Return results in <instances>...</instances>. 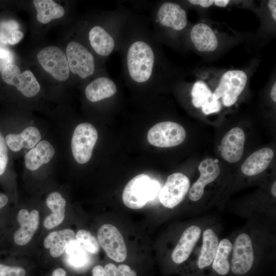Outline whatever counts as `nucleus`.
Wrapping results in <instances>:
<instances>
[{"mask_svg":"<svg viewBox=\"0 0 276 276\" xmlns=\"http://www.w3.org/2000/svg\"><path fill=\"white\" fill-rule=\"evenodd\" d=\"M217 235L211 228H208L203 234L202 244L198 261L200 269L210 266L215 258L218 246Z\"/></svg>","mask_w":276,"mask_h":276,"instance_id":"obj_25","label":"nucleus"},{"mask_svg":"<svg viewBox=\"0 0 276 276\" xmlns=\"http://www.w3.org/2000/svg\"><path fill=\"white\" fill-rule=\"evenodd\" d=\"M190 37L196 49L200 52H212L218 44L217 37L212 28L200 22L191 29Z\"/></svg>","mask_w":276,"mask_h":276,"instance_id":"obj_19","label":"nucleus"},{"mask_svg":"<svg viewBox=\"0 0 276 276\" xmlns=\"http://www.w3.org/2000/svg\"><path fill=\"white\" fill-rule=\"evenodd\" d=\"M158 43L149 18L132 12L119 53L123 80L134 89L151 90L166 80Z\"/></svg>","mask_w":276,"mask_h":276,"instance_id":"obj_1","label":"nucleus"},{"mask_svg":"<svg viewBox=\"0 0 276 276\" xmlns=\"http://www.w3.org/2000/svg\"><path fill=\"white\" fill-rule=\"evenodd\" d=\"M202 112L208 115L213 113L219 112L221 108V105L219 100H212L205 103L201 107Z\"/></svg>","mask_w":276,"mask_h":276,"instance_id":"obj_34","label":"nucleus"},{"mask_svg":"<svg viewBox=\"0 0 276 276\" xmlns=\"http://www.w3.org/2000/svg\"><path fill=\"white\" fill-rule=\"evenodd\" d=\"M9 200L8 197L4 193H0V211L8 203Z\"/></svg>","mask_w":276,"mask_h":276,"instance_id":"obj_41","label":"nucleus"},{"mask_svg":"<svg viewBox=\"0 0 276 276\" xmlns=\"http://www.w3.org/2000/svg\"><path fill=\"white\" fill-rule=\"evenodd\" d=\"M115 80L108 73L97 76L85 86V98L91 103H97L113 98L117 94L119 88L118 84Z\"/></svg>","mask_w":276,"mask_h":276,"instance_id":"obj_14","label":"nucleus"},{"mask_svg":"<svg viewBox=\"0 0 276 276\" xmlns=\"http://www.w3.org/2000/svg\"><path fill=\"white\" fill-rule=\"evenodd\" d=\"M191 94L192 104L197 108H201L205 103L213 100V93L202 81L194 83Z\"/></svg>","mask_w":276,"mask_h":276,"instance_id":"obj_30","label":"nucleus"},{"mask_svg":"<svg viewBox=\"0 0 276 276\" xmlns=\"http://www.w3.org/2000/svg\"><path fill=\"white\" fill-rule=\"evenodd\" d=\"M245 136L242 129L235 127L223 136L221 144V154L227 162L234 163L242 156Z\"/></svg>","mask_w":276,"mask_h":276,"instance_id":"obj_16","label":"nucleus"},{"mask_svg":"<svg viewBox=\"0 0 276 276\" xmlns=\"http://www.w3.org/2000/svg\"><path fill=\"white\" fill-rule=\"evenodd\" d=\"M46 204L52 213L44 219L43 225L46 228L51 229L63 221L66 201L59 193L54 192L48 195Z\"/></svg>","mask_w":276,"mask_h":276,"instance_id":"obj_24","label":"nucleus"},{"mask_svg":"<svg viewBox=\"0 0 276 276\" xmlns=\"http://www.w3.org/2000/svg\"><path fill=\"white\" fill-rule=\"evenodd\" d=\"M276 182L274 181V183H273L272 187H271V193L272 194V195L275 197H276Z\"/></svg>","mask_w":276,"mask_h":276,"instance_id":"obj_45","label":"nucleus"},{"mask_svg":"<svg viewBox=\"0 0 276 276\" xmlns=\"http://www.w3.org/2000/svg\"><path fill=\"white\" fill-rule=\"evenodd\" d=\"M200 234L201 229L196 225H191L183 232L171 255L174 263L180 264L187 260Z\"/></svg>","mask_w":276,"mask_h":276,"instance_id":"obj_18","label":"nucleus"},{"mask_svg":"<svg viewBox=\"0 0 276 276\" xmlns=\"http://www.w3.org/2000/svg\"><path fill=\"white\" fill-rule=\"evenodd\" d=\"M93 276H105L104 268L99 265L95 266L92 270Z\"/></svg>","mask_w":276,"mask_h":276,"instance_id":"obj_40","label":"nucleus"},{"mask_svg":"<svg viewBox=\"0 0 276 276\" xmlns=\"http://www.w3.org/2000/svg\"><path fill=\"white\" fill-rule=\"evenodd\" d=\"M231 268L237 275L246 273L252 266L254 261L252 244L250 237L245 233L239 235L233 246Z\"/></svg>","mask_w":276,"mask_h":276,"instance_id":"obj_13","label":"nucleus"},{"mask_svg":"<svg viewBox=\"0 0 276 276\" xmlns=\"http://www.w3.org/2000/svg\"><path fill=\"white\" fill-rule=\"evenodd\" d=\"M274 155L273 150L269 148L260 149L250 155L242 164V172L247 176L257 175L269 166Z\"/></svg>","mask_w":276,"mask_h":276,"instance_id":"obj_21","label":"nucleus"},{"mask_svg":"<svg viewBox=\"0 0 276 276\" xmlns=\"http://www.w3.org/2000/svg\"><path fill=\"white\" fill-rule=\"evenodd\" d=\"M188 2L192 5H199L203 8L210 7L214 3L213 0H189Z\"/></svg>","mask_w":276,"mask_h":276,"instance_id":"obj_38","label":"nucleus"},{"mask_svg":"<svg viewBox=\"0 0 276 276\" xmlns=\"http://www.w3.org/2000/svg\"><path fill=\"white\" fill-rule=\"evenodd\" d=\"M190 186L189 179L185 174L174 173L170 175L159 192L160 203L166 208H174L183 200Z\"/></svg>","mask_w":276,"mask_h":276,"instance_id":"obj_12","label":"nucleus"},{"mask_svg":"<svg viewBox=\"0 0 276 276\" xmlns=\"http://www.w3.org/2000/svg\"><path fill=\"white\" fill-rule=\"evenodd\" d=\"M18 23L14 20H8L0 23V41L3 44L14 45L23 38L24 33L19 30Z\"/></svg>","mask_w":276,"mask_h":276,"instance_id":"obj_28","label":"nucleus"},{"mask_svg":"<svg viewBox=\"0 0 276 276\" xmlns=\"http://www.w3.org/2000/svg\"><path fill=\"white\" fill-rule=\"evenodd\" d=\"M17 220L20 227L14 233L13 240L17 245H25L30 242L38 227L39 212L36 210L30 213L26 209L20 210Z\"/></svg>","mask_w":276,"mask_h":276,"instance_id":"obj_17","label":"nucleus"},{"mask_svg":"<svg viewBox=\"0 0 276 276\" xmlns=\"http://www.w3.org/2000/svg\"><path fill=\"white\" fill-rule=\"evenodd\" d=\"M2 77L7 84L14 86L24 96L31 98L37 95L40 86L34 74L29 70L21 73L20 68L14 64L4 67Z\"/></svg>","mask_w":276,"mask_h":276,"instance_id":"obj_11","label":"nucleus"},{"mask_svg":"<svg viewBox=\"0 0 276 276\" xmlns=\"http://www.w3.org/2000/svg\"><path fill=\"white\" fill-rule=\"evenodd\" d=\"M270 96L272 100L274 101H276V83L275 82L273 85L271 91H270Z\"/></svg>","mask_w":276,"mask_h":276,"instance_id":"obj_44","label":"nucleus"},{"mask_svg":"<svg viewBox=\"0 0 276 276\" xmlns=\"http://www.w3.org/2000/svg\"><path fill=\"white\" fill-rule=\"evenodd\" d=\"M33 3L37 10V19L41 24H46L53 19L61 18L65 13L62 6L54 1L34 0Z\"/></svg>","mask_w":276,"mask_h":276,"instance_id":"obj_26","label":"nucleus"},{"mask_svg":"<svg viewBox=\"0 0 276 276\" xmlns=\"http://www.w3.org/2000/svg\"><path fill=\"white\" fill-rule=\"evenodd\" d=\"M118 270L121 276H136V272L126 264H121L118 267Z\"/></svg>","mask_w":276,"mask_h":276,"instance_id":"obj_35","label":"nucleus"},{"mask_svg":"<svg viewBox=\"0 0 276 276\" xmlns=\"http://www.w3.org/2000/svg\"><path fill=\"white\" fill-rule=\"evenodd\" d=\"M25 270L19 266H12L0 263V276H25Z\"/></svg>","mask_w":276,"mask_h":276,"instance_id":"obj_33","label":"nucleus"},{"mask_svg":"<svg viewBox=\"0 0 276 276\" xmlns=\"http://www.w3.org/2000/svg\"><path fill=\"white\" fill-rule=\"evenodd\" d=\"M8 162V151L5 139L0 132V176L5 172Z\"/></svg>","mask_w":276,"mask_h":276,"instance_id":"obj_32","label":"nucleus"},{"mask_svg":"<svg viewBox=\"0 0 276 276\" xmlns=\"http://www.w3.org/2000/svg\"><path fill=\"white\" fill-rule=\"evenodd\" d=\"M98 242L107 256L117 262L124 261L127 257V248L119 229L110 224H104L99 228Z\"/></svg>","mask_w":276,"mask_h":276,"instance_id":"obj_10","label":"nucleus"},{"mask_svg":"<svg viewBox=\"0 0 276 276\" xmlns=\"http://www.w3.org/2000/svg\"><path fill=\"white\" fill-rule=\"evenodd\" d=\"M228 0H215L214 1L215 5L218 7H225L229 3Z\"/></svg>","mask_w":276,"mask_h":276,"instance_id":"obj_43","label":"nucleus"},{"mask_svg":"<svg viewBox=\"0 0 276 276\" xmlns=\"http://www.w3.org/2000/svg\"><path fill=\"white\" fill-rule=\"evenodd\" d=\"M65 271L62 268H59L53 271L52 276H65Z\"/></svg>","mask_w":276,"mask_h":276,"instance_id":"obj_42","label":"nucleus"},{"mask_svg":"<svg viewBox=\"0 0 276 276\" xmlns=\"http://www.w3.org/2000/svg\"><path fill=\"white\" fill-rule=\"evenodd\" d=\"M186 132L180 124L171 121L159 122L148 131L147 140L153 146L167 148L177 146L185 139Z\"/></svg>","mask_w":276,"mask_h":276,"instance_id":"obj_8","label":"nucleus"},{"mask_svg":"<svg viewBox=\"0 0 276 276\" xmlns=\"http://www.w3.org/2000/svg\"><path fill=\"white\" fill-rule=\"evenodd\" d=\"M41 139V135L39 129L34 126H29L19 134H8L5 140L10 150L17 152L22 148H33L40 141Z\"/></svg>","mask_w":276,"mask_h":276,"instance_id":"obj_22","label":"nucleus"},{"mask_svg":"<svg viewBox=\"0 0 276 276\" xmlns=\"http://www.w3.org/2000/svg\"><path fill=\"white\" fill-rule=\"evenodd\" d=\"M159 189L160 185L157 181L151 179L146 174H141L134 177L126 185L122 194V200L128 208L140 209L154 199Z\"/></svg>","mask_w":276,"mask_h":276,"instance_id":"obj_5","label":"nucleus"},{"mask_svg":"<svg viewBox=\"0 0 276 276\" xmlns=\"http://www.w3.org/2000/svg\"><path fill=\"white\" fill-rule=\"evenodd\" d=\"M268 7L270 11L272 17L274 21L276 20V1L270 0L268 3Z\"/></svg>","mask_w":276,"mask_h":276,"instance_id":"obj_39","label":"nucleus"},{"mask_svg":"<svg viewBox=\"0 0 276 276\" xmlns=\"http://www.w3.org/2000/svg\"><path fill=\"white\" fill-rule=\"evenodd\" d=\"M12 56L10 52L4 48H0V62H3L5 66L12 64Z\"/></svg>","mask_w":276,"mask_h":276,"instance_id":"obj_37","label":"nucleus"},{"mask_svg":"<svg viewBox=\"0 0 276 276\" xmlns=\"http://www.w3.org/2000/svg\"><path fill=\"white\" fill-rule=\"evenodd\" d=\"M55 153V149L49 141H40L25 154L26 167L31 171L36 170L43 165L49 163Z\"/></svg>","mask_w":276,"mask_h":276,"instance_id":"obj_20","label":"nucleus"},{"mask_svg":"<svg viewBox=\"0 0 276 276\" xmlns=\"http://www.w3.org/2000/svg\"><path fill=\"white\" fill-rule=\"evenodd\" d=\"M131 12L124 6L104 12L87 29L88 45L104 63L112 53L120 50Z\"/></svg>","mask_w":276,"mask_h":276,"instance_id":"obj_2","label":"nucleus"},{"mask_svg":"<svg viewBox=\"0 0 276 276\" xmlns=\"http://www.w3.org/2000/svg\"><path fill=\"white\" fill-rule=\"evenodd\" d=\"M38 61L42 68L59 81L67 80L70 75L66 54L58 47H47L37 55Z\"/></svg>","mask_w":276,"mask_h":276,"instance_id":"obj_9","label":"nucleus"},{"mask_svg":"<svg viewBox=\"0 0 276 276\" xmlns=\"http://www.w3.org/2000/svg\"><path fill=\"white\" fill-rule=\"evenodd\" d=\"M233 244L227 239H222L218 244L216 254L213 261L212 268L219 274H227L231 268L228 256Z\"/></svg>","mask_w":276,"mask_h":276,"instance_id":"obj_27","label":"nucleus"},{"mask_svg":"<svg viewBox=\"0 0 276 276\" xmlns=\"http://www.w3.org/2000/svg\"><path fill=\"white\" fill-rule=\"evenodd\" d=\"M247 81L246 74L241 70H230L222 76L220 82L213 93V99L222 98L223 105L230 107L237 101Z\"/></svg>","mask_w":276,"mask_h":276,"instance_id":"obj_6","label":"nucleus"},{"mask_svg":"<svg viewBox=\"0 0 276 276\" xmlns=\"http://www.w3.org/2000/svg\"><path fill=\"white\" fill-rule=\"evenodd\" d=\"M98 139V132L89 123L79 124L75 129L71 140L73 156L79 164L88 162Z\"/></svg>","mask_w":276,"mask_h":276,"instance_id":"obj_7","label":"nucleus"},{"mask_svg":"<svg viewBox=\"0 0 276 276\" xmlns=\"http://www.w3.org/2000/svg\"><path fill=\"white\" fill-rule=\"evenodd\" d=\"M149 21L153 35L157 42L183 31L188 24L187 14L182 6L175 2H165L150 10Z\"/></svg>","mask_w":276,"mask_h":276,"instance_id":"obj_3","label":"nucleus"},{"mask_svg":"<svg viewBox=\"0 0 276 276\" xmlns=\"http://www.w3.org/2000/svg\"><path fill=\"white\" fill-rule=\"evenodd\" d=\"M66 56L70 72L81 80H87L93 77L98 70L102 73L107 72L105 68L98 67L99 65L104 64L98 63V61H102L97 59V57L94 52L81 42H70L66 48Z\"/></svg>","mask_w":276,"mask_h":276,"instance_id":"obj_4","label":"nucleus"},{"mask_svg":"<svg viewBox=\"0 0 276 276\" xmlns=\"http://www.w3.org/2000/svg\"><path fill=\"white\" fill-rule=\"evenodd\" d=\"M198 170L200 177L193 185L189 193V198L193 201L201 199L205 186L214 181L220 173V167L217 162L211 158H207L201 161Z\"/></svg>","mask_w":276,"mask_h":276,"instance_id":"obj_15","label":"nucleus"},{"mask_svg":"<svg viewBox=\"0 0 276 276\" xmlns=\"http://www.w3.org/2000/svg\"><path fill=\"white\" fill-rule=\"evenodd\" d=\"M65 250L67 261L73 266L83 267L88 261L86 250L75 239L68 244Z\"/></svg>","mask_w":276,"mask_h":276,"instance_id":"obj_29","label":"nucleus"},{"mask_svg":"<svg viewBox=\"0 0 276 276\" xmlns=\"http://www.w3.org/2000/svg\"><path fill=\"white\" fill-rule=\"evenodd\" d=\"M105 276H121L118 267L112 263H108L104 267Z\"/></svg>","mask_w":276,"mask_h":276,"instance_id":"obj_36","label":"nucleus"},{"mask_svg":"<svg viewBox=\"0 0 276 276\" xmlns=\"http://www.w3.org/2000/svg\"><path fill=\"white\" fill-rule=\"evenodd\" d=\"M76 240L87 251L93 254L99 251V244L90 233L85 229L79 230L75 235Z\"/></svg>","mask_w":276,"mask_h":276,"instance_id":"obj_31","label":"nucleus"},{"mask_svg":"<svg viewBox=\"0 0 276 276\" xmlns=\"http://www.w3.org/2000/svg\"><path fill=\"white\" fill-rule=\"evenodd\" d=\"M75 238V232L70 229L53 232L49 234L43 241V245L50 248V255L57 258L63 254L68 244Z\"/></svg>","mask_w":276,"mask_h":276,"instance_id":"obj_23","label":"nucleus"}]
</instances>
